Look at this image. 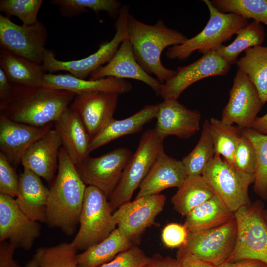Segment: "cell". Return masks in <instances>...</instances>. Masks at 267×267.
Here are the masks:
<instances>
[{
	"label": "cell",
	"mask_w": 267,
	"mask_h": 267,
	"mask_svg": "<svg viewBox=\"0 0 267 267\" xmlns=\"http://www.w3.org/2000/svg\"><path fill=\"white\" fill-rule=\"evenodd\" d=\"M76 94L56 88L11 84L9 96L0 101V114L18 123L41 127L54 122Z\"/></svg>",
	"instance_id": "1"
},
{
	"label": "cell",
	"mask_w": 267,
	"mask_h": 267,
	"mask_svg": "<svg viewBox=\"0 0 267 267\" xmlns=\"http://www.w3.org/2000/svg\"><path fill=\"white\" fill-rule=\"evenodd\" d=\"M86 186L65 149L60 148L57 174L49 189L45 222L72 235L79 223Z\"/></svg>",
	"instance_id": "2"
},
{
	"label": "cell",
	"mask_w": 267,
	"mask_h": 267,
	"mask_svg": "<svg viewBox=\"0 0 267 267\" xmlns=\"http://www.w3.org/2000/svg\"><path fill=\"white\" fill-rule=\"evenodd\" d=\"M127 34L134 57L146 72L154 74L162 84L175 75L176 71L163 65L161 56L166 47L181 44L187 40L182 33L167 27L161 19L152 25L130 14Z\"/></svg>",
	"instance_id": "3"
},
{
	"label": "cell",
	"mask_w": 267,
	"mask_h": 267,
	"mask_svg": "<svg viewBox=\"0 0 267 267\" xmlns=\"http://www.w3.org/2000/svg\"><path fill=\"white\" fill-rule=\"evenodd\" d=\"M203 1L209 11L207 25L196 36L188 38L181 44L169 48L166 52L167 58L185 60L195 51L203 54L215 51L249 23L248 19L239 15L220 12L209 0Z\"/></svg>",
	"instance_id": "4"
},
{
	"label": "cell",
	"mask_w": 267,
	"mask_h": 267,
	"mask_svg": "<svg viewBox=\"0 0 267 267\" xmlns=\"http://www.w3.org/2000/svg\"><path fill=\"white\" fill-rule=\"evenodd\" d=\"M164 139L154 128L148 129L142 134L135 152L125 166L115 189L108 197L113 212L130 201L163 148Z\"/></svg>",
	"instance_id": "5"
},
{
	"label": "cell",
	"mask_w": 267,
	"mask_h": 267,
	"mask_svg": "<svg viewBox=\"0 0 267 267\" xmlns=\"http://www.w3.org/2000/svg\"><path fill=\"white\" fill-rule=\"evenodd\" d=\"M107 196L93 186L86 187L79 230L71 242L77 250H85L107 238L117 226Z\"/></svg>",
	"instance_id": "6"
},
{
	"label": "cell",
	"mask_w": 267,
	"mask_h": 267,
	"mask_svg": "<svg viewBox=\"0 0 267 267\" xmlns=\"http://www.w3.org/2000/svg\"><path fill=\"white\" fill-rule=\"evenodd\" d=\"M201 175L214 194L232 212L251 204L248 189L254 183V174L237 169L220 156H214Z\"/></svg>",
	"instance_id": "7"
},
{
	"label": "cell",
	"mask_w": 267,
	"mask_h": 267,
	"mask_svg": "<svg viewBox=\"0 0 267 267\" xmlns=\"http://www.w3.org/2000/svg\"><path fill=\"white\" fill-rule=\"evenodd\" d=\"M264 209V203L258 200L235 212L237 240L226 262L253 259L267 265V225L263 217Z\"/></svg>",
	"instance_id": "8"
},
{
	"label": "cell",
	"mask_w": 267,
	"mask_h": 267,
	"mask_svg": "<svg viewBox=\"0 0 267 267\" xmlns=\"http://www.w3.org/2000/svg\"><path fill=\"white\" fill-rule=\"evenodd\" d=\"M130 15L129 7L122 6L114 24L116 33L109 42L101 44L99 49L91 55L75 60L61 61L57 59L55 53L47 49L42 66L48 73L64 71L81 79L89 75L110 61L118 49L120 44L128 38L127 21Z\"/></svg>",
	"instance_id": "9"
},
{
	"label": "cell",
	"mask_w": 267,
	"mask_h": 267,
	"mask_svg": "<svg viewBox=\"0 0 267 267\" xmlns=\"http://www.w3.org/2000/svg\"><path fill=\"white\" fill-rule=\"evenodd\" d=\"M237 224L234 219L218 227L189 233L186 243L177 255H190L212 266L226 262L237 240Z\"/></svg>",
	"instance_id": "10"
},
{
	"label": "cell",
	"mask_w": 267,
	"mask_h": 267,
	"mask_svg": "<svg viewBox=\"0 0 267 267\" xmlns=\"http://www.w3.org/2000/svg\"><path fill=\"white\" fill-rule=\"evenodd\" d=\"M48 31L42 22L19 25L0 14V46L14 54L42 65Z\"/></svg>",
	"instance_id": "11"
},
{
	"label": "cell",
	"mask_w": 267,
	"mask_h": 267,
	"mask_svg": "<svg viewBox=\"0 0 267 267\" xmlns=\"http://www.w3.org/2000/svg\"><path fill=\"white\" fill-rule=\"evenodd\" d=\"M132 155L128 148L119 147L99 157L89 155L75 166L86 185L98 188L108 197Z\"/></svg>",
	"instance_id": "12"
},
{
	"label": "cell",
	"mask_w": 267,
	"mask_h": 267,
	"mask_svg": "<svg viewBox=\"0 0 267 267\" xmlns=\"http://www.w3.org/2000/svg\"><path fill=\"white\" fill-rule=\"evenodd\" d=\"M263 106L254 85L238 69L222 120L230 125L236 124L241 129L251 128Z\"/></svg>",
	"instance_id": "13"
},
{
	"label": "cell",
	"mask_w": 267,
	"mask_h": 267,
	"mask_svg": "<svg viewBox=\"0 0 267 267\" xmlns=\"http://www.w3.org/2000/svg\"><path fill=\"white\" fill-rule=\"evenodd\" d=\"M231 65L214 51H211L191 64L178 67L175 75L161 85L160 95L164 100H178L190 85L203 78L224 76Z\"/></svg>",
	"instance_id": "14"
},
{
	"label": "cell",
	"mask_w": 267,
	"mask_h": 267,
	"mask_svg": "<svg viewBox=\"0 0 267 267\" xmlns=\"http://www.w3.org/2000/svg\"><path fill=\"white\" fill-rule=\"evenodd\" d=\"M165 202V196L158 194L135 198L122 204L113 213L117 228L133 241L154 224Z\"/></svg>",
	"instance_id": "15"
},
{
	"label": "cell",
	"mask_w": 267,
	"mask_h": 267,
	"mask_svg": "<svg viewBox=\"0 0 267 267\" xmlns=\"http://www.w3.org/2000/svg\"><path fill=\"white\" fill-rule=\"evenodd\" d=\"M119 95L113 92L89 91L75 95L69 106L79 115L90 142L114 119Z\"/></svg>",
	"instance_id": "16"
},
{
	"label": "cell",
	"mask_w": 267,
	"mask_h": 267,
	"mask_svg": "<svg viewBox=\"0 0 267 267\" xmlns=\"http://www.w3.org/2000/svg\"><path fill=\"white\" fill-rule=\"evenodd\" d=\"M38 222L19 208L15 199L0 194V242L8 240L16 248L29 250L40 234Z\"/></svg>",
	"instance_id": "17"
},
{
	"label": "cell",
	"mask_w": 267,
	"mask_h": 267,
	"mask_svg": "<svg viewBox=\"0 0 267 267\" xmlns=\"http://www.w3.org/2000/svg\"><path fill=\"white\" fill-rule=\"evenodd\" d=\"M52 129V123L41 127L13 121L0 113V149L11 164L21 163L27 150Z\"/></svg>",
	"instance_id": "18"
},
{
	"label": "cell",
	"mask_w": 267,
	"mask_h": 267,
	"mask_svg": "<svg viewBox=\"0 0 267 267\" xmlns=\"http://www.w3.org/2000/svg\"><path fill=\"white\" fill-rule=\"evenodd\" d=\"M156 118L154 129L164 138L175 135L181 139H187L200 129V112L189 109L174 99L164 100L159 103Z\"/></svg>",
	"instance_id": "19"
},
{
	"label": "cell",
	"mask_w": 267,
	"mask_h": 267,
	"mask_svg": "<svg viewBox=\"0 0 267 267\" xmlns=\"http://www.w3.org/2000/svg\"><path fill=\"white\" fill-rule=\"evenodd\" d=\"M90 77V80L108 77L137 80L150 87L157 96L160 95L162 85L158 79L152 77L137 62L128 38L123 41L110 61L91 73Z\"/></svg>",
	"instance_id": "20"
},
{
	"label": "cell",
	"mask_w": 267,
	"mask_h": 267,
	"mask_svg": "<svg viewBox=\"0 0 267 267\" xmlns=\"http://www.w3.org/2000/svg\"><path fill=\"white\" fill-rule=\"evenodd\" d=\"M62 147L61 139L54 129H51L34 142L25 152L21 164L47 182L55 179L58 168V155Z\"/></svg>",
	"instance_id": "21"
},
{
	"label": "cell",
	"mask_w": 267,
	"mask_h": 267,
	"mask_svg": "<svg viewBox=\"0 0 267 267\" xmlns=\"http://www.w3.org/2000/svg\"><path fill=\"white\" fill-rule=\"evenodd\" d=\"M187 177L182 161L168 156L163 148L141 183L135 198L160 194L171 187L179 188Z\"/></svg>",
	"instance_id": "22"
},
{
	"label": "cell",
	"mask_w": 267,
	"mask_h": 267,
	"mask_svg": "<svg viewBox=\"0 0 267 267\" xmlns=\"http://www.w3.org/2000/svg\"><path fill=\"white\" fill-rule=\"evenodd\" d=\"M43 86L67 90L76 94L89 91L116 93L119 94L131 91V82L124 79L108 77L96 80H86L69 73H45Z\"/></svg>",
	"instance_id": "23"
},
{
	"label": "cell",
	"mask_w": 267,
	"mask_h": 267,
	"mask_svg": "<svg viewBox=\"0 0 267 267\" xmlns=\"http://www.w3.org/2000/svg\"><path fill=\"white\" fill-rule=\"evenodd\" d=\"M54 129L64 147L76 165L89 155V138L78 113L70 106L54 122Z\"/></svg>",
	"instance_id": "24"
},
{
	"label": "cell",
	"mask_w": 267,
	"mask_h": 267,
	"mask_svg": "<svg viewBox=\"0 0 267 267\" xmlns=\"http://www.w3.org/2000/svg\"><path fill=\"white\" fill-rule=\"evenodd\" d=\"M49 189L42 182L40 177L24 168L19 176L18 194L15 201L21 210L36 222L45 221Z\"/></svg>",
	"instance_id": "25"
},
{
	"label": "cell",
	"mask_w": 267,
	"mask_h": 267,
	"mask_svg": "<svg viewBox=\"0 0 267 267\" xmlns=\"http://www.w3.org/2000/svg\"><path fill=\"white\" fill-rule=\"evenodd\" d=\"M159 104L147 105L134 115L122 120L114 118L89 143L88 154L124 135L141 131L144 125L156 118Z\"/></svg>",
	"instance_id": "26"
},
{
	"label": "cell",
	"mask_w": 267,
	"mask_h": 267,
	"mask_svg": "<svg viewBox=\"0 0 267 267\" xmlns=\"http://www.w3.org/2000/svg\"><path fill=\"white\" fill-rule=\"evenodd\" d=\"M234 219L235 213L215 194L189 212L183 225L189 233L195 232L218 227Z\"/></svg>",
	"instance_id": "27"
},
{
	"label": "cell",
	"mask_w": 267,
	"mask_h": 267,
	"mask_svg": "<svg viewBox=\"0 0 267 267\" xmlns=\"http://www.w3.org/2000/svg\"><path fill=\"white\" fill-rule=\"evenodd\" d=\"M132 246V241L122 230L117 228L101 242L77 254L78 267H99Z\"/></svg>",
	"instance_id": "28"
},
{
	"label": "cell",
	"mask_w": 267,
	"mask_h": 267,
	"mask_svg": "<svg viewBox=\"0 0 267 267\" xmlns=\"http://www.w3.org/2000/svg\"><path fill=\"white\" fill-rule=\"evenodd\" d=\"M0 68L11 84L32 87L43 85L45 72L42 65L1 48Z\"/></svg>",
	"instance_id": "29"
},
{
	"label": "cell",
	"mask_w": 267,
	"mask_h": 267,
	"mask_svg": "<svg viewBox=\"0 0 267 267\" xmlns=\"http://www.w3.org/2000/svg\"><path fill=\"white\" fill-rule=\"evenodd\" d=\"M215 195L201 175L188 176L172 196L173 208L183 216Z\"/></svg>",
	"instance_id": "30"
},
{
	"label": "cell",
	"mask_w": 267,
	"mask_h": 267,
	"mask_svg": "<svg viewBox=\"0 0 267 267\" xmlns=\"http://www.w3.org/2000/svg\"><path fill=\"white\" fill-rule=\"evenodd\" d=\"M236 64L254 85L263 105L267 103V46L260 45L245 50Z\"/></svg>",
	"instance_id": "31"
},
{
	"label": "cell",
	"mask_w": 267,
	"mask_h": 267,
	"mask_svg": "<svg viewBox=\"0 0 267 267\" xmlns=\"http://www.w3.org/2000/svg\"><path fill=\"white\" fill-rule=\"evenodd\" d=\"M237 35L230 44L227 46L222 45L214 51L230 65L236 64L241 52L261 45L266 34L262 25L253 20L242 28Z\"/></svg>",
	"instance_id": "32"
},
{
	"label": "cell",
	"mask_w": 267,
	"mask_h": 267,
	"mask_svg": "<svg viewBox=\"0 0 267 267\" xmlns=\"http://www.w3.org/2000/svg\"><path fill=\"white\" fill-rule=\"evenodd\" d=\"M209 130L215 149V156H222L232 165L235 152L241 136V129L222 119L211 118Z\"/></svg>",
	"instance_id": "33"
},
{
	"label": "cell",
	"mask_w": 267,
	"mask_h": 267,
	"mask_svg": "<svg viewBox=\"0 0 267 267\" xmlns=\"http://www.w3.org/2000/svg\"><path fill=\"white\" fill-rule=\"evenodd\" d=\"M241 134L251 141L256 153L254 192L263 200H267V135L251 128L241 129Z\"/></svg>",
	"instance_id": "34"
},
{
	"label": "cell",
	"mask_w": 267,
	"mask_h": 267,
	"mask_svg": "<svg viewBox=\"0 0 267 267\" xmlns=\"http://www.w3.org/2000/svg\"><path fill=\"white\" fill-rule=\"evenodd\" d=\"M76 248L72 242L37 248L32 259L38 267H79Z\"/></svg>",
	"instance_id": "35"
},
{
	"label": "cell",
	"mask_w": 267,
	"mask_h": 267,
	"mask_svg": "<svg viewBox=\"0 0 267 267\" xmlns=\"http://www.w3.org/2000/svg\"><path fill=\"white\" fill-rule=\"evenodd\" d=\"M214 156L215 149L209 130V121L206 119L198 143L181 161L188 176L200 175Z\"/></svg>",
	"instance_id": "36"
},
{
	"label": "cell",
	"mask_w": 267,
	"mask_h": 267,
	"mask_svg": "<svg viewBox=\"0 0 267 267\" xmlns=\"http://www.w3.org/2000/svg\"><path fill=\"white\" fill-rule=\"evenodd\" d=\"M220 12L233 13L267 26V0H212Z\"/></svg>",
	"instance_id": "37"
},
{
	"label": "cell",
	"mask_w": 267,
	"mask_h": 267,
	"mask_svg": "<svg viewBox=\"0 0 267 267\" xmlns=\"http://www.w3.org/2000/svg\"><path fill=\"white\" fill-rule=\"evenodd\" d=\"M43 2L42 0H0V11L9 18L15 16L24 24H32L38 21L37 16Z\"/></svg>",
	"instance_id": "38"
},
{
	"label": "cell",
	"mask_w": 267,
	"mask_h": 267,
	"mask_svg": "<svg viewBox=\"0 0 267 267\" xmlns=\"http://www.w3.org/2000/svg\"><path fill=\"white\" fill-rule=\"evenodd\" d=\"M256 153L251 141L241 134L234 156L232 166L246 173L254 174Z\"/></svg>",
	"instance_id": "39"
},
{
	"label": "cell",
	"mask_w": 267,
	"mask_h": 267,
	"mask_svg": "<svg viewBox=\"0 0 267 267\" xmlns=\"http://www.w3.org/2000/svg\"><path fill=\"white\" fill-rule=\"evenodd\" d=\"M151 258L137 246L118 254L113 260L97 267H144Z\"/></svg>",
	"instance_id": "40"
},
{
	"label": "cell",
	"mask_w": 267,
	"mask_h": 267,
	"mask_svg": "<svg viewBox=\"0 0 267 267\" xmlns=\"http://www.w3.org/2000/svg\"><path fill=\"white\" fill-rule=\"evenodd\" d=\"M19 176L6 156L0 152V194L16 197Z\"/></svg>",
	"instance_id": "41"
},
{
	"label": "cell",
	"mask_w": 267,
	"mask_h": 267,
	"mask_svg": "<svg viewBox=\"0 0 267 267\" xmlns=\"http://www.w3.org/2000/svg\"><path fill=\"white\" fill-rule=\"evenodd\" d=\"M188 234L189 232L184 225L172 223L163 228L162 240L164 245L168 248H179L185 244Z\"/></svg>",
	"instance_id": "42"
},
{
	"label": "cell",
	"mask_w": 267,
	"mask_h": 267,
	"mask_svg": "<svg viewBox=\"0 0 267 267\" xmlns=\"http://www.w3.org/2000/svg\"><path fill=\"white\" fill-rule=\"evenodd\" d=\"M16 248L12 244L0 242V267H21L14 259L13 255Z\"/></svg>",
	"instance_id": "43"
},
{
	"label": "cell",
	"mask_w": 267,
	"mask_h": 267,
	"mask_svg": "<svg viewBox=\"0 0 267 267\" xmlns=\"http://www.w3.org/2000/svg\"><path fill=\"white\" fill-rule=\"evenodd\" d=\"M148 266L149 267H180L177 259L169 256L163 257L159 254H156L151 258Z\"/></svg>",
	"instance_id": "44"
},
{
	"label": "cell",
	"mask_w": 267,
	"mask_h": 267,
	"mask_svg": "<svg viewBox=\"0 0 267 267\" xmlns=\"http://www.w3.org/2000/svg\"><path fill=\"white\" fill-rule=\"evenodd\" d=\"M212 267H267V265L259 260L241 259L232 262H225Z\"/></svg>",
	"instance_id": "45"
},
{
	"label": "cell",
	"mask_w": 267,
	"mask_h": 267,
	"mask_svg": "<svg viewBox=\"0 0 267 267\" xmlns=\"http://www.w3.org/2000/svg\"><path fill=\"white\" fill-rule=\"evenodd\" d=\"M180 267H212L211 265L190 255H177Z\"/></svg>",
	"instance_id": "46"
},
{
	"label": "cell",
	"mask_w": 267,
	"mask_h": 267,
	"mask_svg": "<svg viewBox=\"0 0 267 267\" xmlns=\"http://www.w3.org/2000/svg\"><path fill=\"white\" fill-rule=\"evenodd\" d=\"M11 89V83L9 82L3 70L0 68V101L6 99Z\"/></svg>",
	"instance_id": "47"
},
{
	"label": "cell",
	"mask_w": 267,
	"mask_h": 267,
	"mask_svg": "<svg viewBox=\"0 0 267 267\" xmlns=\"http://www.w3.org/2000/svg\"><path fill=\"white\" fill-rule=\"evenodd\" d=\"M251 128L262 134L267 135V113L257 117Z\"/></svg>",
	"instance_id": "48"
},
{
	"label": "cell",
	"mask_w": 267,
	"mask_h": 267,
	"mask_svg": "<svg viewBox=\"0 0 267 267\" xmlns=\"http://www.w3.org/2000/svg\"><path fill=\"white\" fill-rule=\"evenodd\" d=\"M25 267H38L35 262L31 259L29 261L25 266Z\"/></svg>",
	"instance_id": "49"
},
{
	"label": "cell",
	"mask_w": 267,
	"mask_h": 267,
	"mask_svg": "<svg viewBox=\"0 0 267 267\" xmlns=\"http://www.w3.org/2000/svg\"><path fill=\"white\" fill-rule=\"evenodd\" d=\"M263 219L264 220V221L266 223L267 225V209H264L263 210Z\"/></svg>",
	"instance_id": "50"
},
{
	"label": "cell",
	"mask_w": 267,
	"mask_h": 267,
	"mask_svg": "<svg viewBox=\"0 0 267 267\" xmlns=\"http://www.w3.org/2000/svg\"><path fill=\"white\" fill-rule=\"evenodd\" d=\"M144 267H149L148 264H147V265H146V266H144Z\"/></svg>",
	"instance_id": "51"
},
{
	"label": "cell",
	"mask_w": 267,
	"mask_h": 267,
	"mask_svg": "<svg viewBox=\"0 0 267 267\" xmlns=\"http://www.w3.org/2000/svg\"><path fill=\"white\" fill-rule=\"evenodd\" d=\"M266 36H267V33H266Z\"/></svg>",
	"instance_id": "52"
}]
</instances>
